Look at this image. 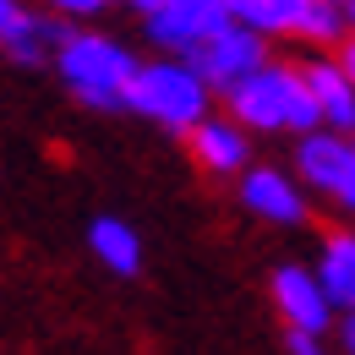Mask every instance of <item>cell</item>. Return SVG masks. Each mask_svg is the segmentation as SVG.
Segmentation results:
<instances>
[{
	"mask_svg": "<svg viewBox=\"0 0 355 355\" xmlns=\"http://www.w3.org/2000/svg\"><path fill=\"white\" fill-rule=\"evenodd\" d=\"M230 115L246 126V132L263 137H306L322 126V110H317V93L306 83V66H290V60H268L257 66L235 93H224Z\"/></svg>",
	"mask_w": 355,
	"mask_h": 355,
	"instance_id": "6da1fadb",
	"label": "cell"
},
{
	"mask_svg": "<svg viewBox=\"0 0 355 355\" xmlns=\"http://www.w3.org/2000/svg\"><path fill=\"white\" fill-rule=\"evenodd\" d=\"M49 66H55L60 88L71 93L77 104H88V110H126L132 104V83L142 71V60L121 39L93 33V28H77Z\"/></svg>",
	"mask_w": 355,
	"mask_h": 355,
	"instance_id": "7a4b0ae2",
	"label": "cell"
},
{
	"mask_svg": "<svg viewBox=\"0 0 355 355\" xmlns=\"http://www.w3.org/2000/svg\"><path fill=\"white\" fill-rule=\"evenodd\" d=\"M214 88H208V77L186 60V55H153V60H142V71H137L132 83V104L142 121H153V126H164V132L186 137L197 121H208L214 110Z\"/></svg>",
	"mask_w": 355,
	"mask_h": 355,
	"instance_id": "3957f363",
	"label": "cell"
},
{
	"mask_svg": "<svg viewBox=\"0 0 355 355\" xmlns=\"http://www.w3.org/2000/svg\"><path fill=\"white\" fill-rule=\"evenodd\" d=\"M230 22H235V11H230L224 0H164V6H153V11L142 17V33H148L153 49L191 60L208 39H219Z\"/></svg>",
	"mask_w": 355,
	"mask_h": 355,
	"instance_id": "277c9868",
	"label": "cell"
},
{
	"mask_svg": "<svg viewBox=\"0 0 355 355\" xmlns=\"http://www.w3.org/2000/svg\"><path fill=\"white\" fill-rule=\"evenodd\" d=\"M71 17L60 11H39V6H22V0H0V44L17 66H44L60 55V44L71 39Z\"/></svg>",
	"mask_w": 355,
	"mask_h": 355,
	"instance_id": "5b68a950",
	"label": "cell"
},
{
	"mask_svg": "<svg viewBox=\"0 0 355 355\" xmlns=\"http://www.w3.org/2000/svg\"><path fill=\"white\" fill-rule=\"evenodd\" d=\"M191 66L208 77V88L219 93H235L257 66H268V39L257 33V28H246V22H230L219 39H208V44L191 55Z\"/></svg>",
	"mask_w": 355,
	"mask_h": 355,
	"instance_id": "8992f818",
	"label": "cell"
},
{
	"mask_svg": "<svg viewBox=\"0 0 355 355\" xmlns=\"http://www.w3.org/2000/svg\"><path fill=\"white\" fill-rule=\"evenodd\" d=\"M268 295H273V311L284 328H301V334H328L334 328V301L317 279V268H301V263H279L273 279H268Z\"/></svg>",
	"mask_w": 355,
	"mask_h": 355,
	"instance_id": "52a82bcc",
	"label": "cell"
},
{
	"mask_svg": "<svg viewBox=\"0 0 355 355\" xmlns=\"http://www.w3.org/2000/svg\"><path fill=\"white\" fill-rule=\"evenodd\" d=\"M241 208L257 214L263 224H279V230H301L306 224V180L295 170H279V164H252L241 175Z\"/></svg>",
	"mask_w": 355,
	"mask_h": 355,
	"instance_id": "ba28073f",
	"label": "cell"
},
{
	"mask_svg": "<svg viewBox=\"0 0 355 355\" xmlns=\"http://www.w3.org/2000/svg\"><path fill=\"white\" fill-rule=\"evenodd\" d=\"M350 170H355V137L328 132V126L295 137V175L306 180V191L334 197V191L345 186V175H350Z\"/></svg>",
	"mask_w": 355,
	"mask_h": 355,
	"instance_id": "9c48e42d",
	"label": "cell"
},
{
	"mask_svg": "<svg viewBox=\"0 0 355 355\" xmlns=\"http://www.w3.org/2000/svg\"><path fill=\"white\" fill-rule=\"evenodd\" d=\"M191 159L208 170V175H246L252 170V132L235 121V115H208V121H197L191 132Z\"/></svg>",
	"mask_w": 355,
	"mask_h": 355,
	"instance_id": "30bf717a",
	"label": "cell"
},
{
	"mask_svg": "<svg viewBox=\"0 0 355 355\" xmlns=\"http://www.w3.org/2000/svg\"><path fill=\"white\" fill-rule=\"evenodd\" d=\"M306 83H311V93H317L322 126L355 137V83H350V71L339 66V55H334V60H328V55H322V60H306Z\"/></svg>",
	"mask_w": 355,
	"mask_h": 355,
	"instance_id": "8fae6325",
	"label": "cell"
},
{
	"mask_svg": "<svg viewBox=\"0 0 355 355\" xmlns=\"http://www.w3.org/2000/svg\"><path fill=\"white\" fill-rule=\"evenodd\" d=\"M317 279L339 311H355V230H328L317 246Z\"/></svg>",
	"mask_w": 355,
	"mask_h": 355,
	"instance_id": "7c38bea8",
	"label": "cell"
},
{
	"mask_svg": "<svg viewBox=\"0 0 355 355\" xmlns=\"http://www.w3.org/2000/svg\"><path fill=\"white\" fill-rule=\"evenodd\" d=\"M88 246L115 279H132L137 268H142V241H137L132 224L115 219V214H98V219L88 224Z\"/></svg>",
	"mask_w": 355,
	"mask_h": 355,
	"instance_id": "4fadbf2b",
	"label": "cell"
},
{
	"mask_svg": "<svg viewBox=\"0 0 355 355\" xmlns=\"http://www.w3.org/2000/svg\"><path fill=\"white\" fill-rule=\"evenodd\" d=\"M317 0H235V22L257 28L263 39H301Z\"/></svg>",
	"mask_w": 355,
	"mask_h": 355,
	"instance_id": "5bb4252c",
	"label": "cell"
},
{
	"mask_svg": "<svg viewBox=\"0 0 355 355\" xmlns=\"http://www.w3.org/2000/svg\"><path fill=\"white\" fill-rule=\"evenodd\" d=\"M350 33H355V28H350V11H345L339 0H317L311 17H306V28H301V39L317 44V49H339Z\"/></svg>",
	"mask_w": 355,
	"mask_h": 355,
	"instance_id": "9a60e30c",
	"label": "cell"
},
{
	"mask_svg": "<svg viewBox=\"0 0 355 355\" xmlns=\"http://www.w3.org/2000/svg\"><path fill=\"white\" fill-rule=\"evenodd\" d=\"M49 11H60V17H71V22H83V17H98L104 6H115V0H44Z\"/></svg>",
	"mask_w": 355,
	"mask_h": 355,
	"instance_id": "2e32d148",
	"label": "cell"
},
{
	"mask_svg": "<svg viewBox=\"0 0 355 355\" xmlns=\"http://www.w3.org/2000/svg\"><path fill=\"white\" fill-rule=\"evenodd\" d=\"M284 350H290V355H322V334H301V328H284Z\"/></svg>",
	"mask_w": 355,
	"mask_h": 355,
	"instance_id": "e0dca14e",
	"label": "cell"
},
{
	"mask_svg": "<svg viewBox=\"0 0 355 355\" xmlns=\"http://www.w3.org/2000/svg\"><path fill=\"white\" fill-rule=\"evenodd\" d=\"M328 202H334L339 214H350V219H355V170H350V175H345V186H339V191H334Z\"/></svg>",
	"mask_w": 355,
	"mask_h": 355,
	"instance_id": "ac0fdd59",
	"label": "cell"
},
{
	"mask_svg": "<svg viewBox=\"0 0 355 355\" xmlns=\"http://www.w3.org/2000/svg\"><path fill=\"white\" fill-rule=\"evenodd\" d=\"M339 66L350 71V83H355V33H350V39H345V44H339Z\"/></svg>",
	"mask_w": 355,
	"mask_h": 355,
	"instance_id": "d6986e66",
	"label": "cell"
},
{
	"mask_svg": "<svg viewBox=\"0 0 355 355\" xmlns=\"http://www.w3.org/2000/svg\"><path fill=\"white\" fill-rule=\"evenodd\" d=\"M339 339H345V355H355V311L345 317V328H339Z\"/></svg>",
	"mask_w": 355,
	"mask_h": 355,
	"instance_id": "ffe728a7",
	"label": "cell"
},
{
	"mask_svg": "<svg viewBox=\"0 0 355 355\" xmlns=\"http://www.w3.org/2000/svg\"><path fill=\"white\" fill-rule=\"evenodd\" d=\"M115 6H132L137 17H148V11H153V6H164V0H115Z\"/></svg>",
	"mask_w": 355,
	"mask_h": 355,
	"instance_id": "44dd1931",
	"label": "cell"
},
{
	"mask_svg": "<svg viewBox=\"0 0 355 355\" xmlns=\"http://www.w3.org/2000/svg\"><path fill=\"white\" fill-rule=\"evenodd\" d=\"M345 11H350V28H355V0H345Z\"/></svg>",
	"mask_w": 355,
	"mask_h": 355,
	"instance_id": "7402d4cb",
	"label": "cell"
},
{
	"mask_svg": "<svg viewBox=\"0 0 355 355\" xmlns=\"http://www.w3.org/2000/svg\"><path fill=\"white\" fill-rule=\"evenodd\" d=\"M339 6H345V0H339Z\"/></svg>",
	"mask_w": 355,
	"mask_h": 355,
	"instance_id": "603a6c76",
	"label": "cell"
}]
</instances>
